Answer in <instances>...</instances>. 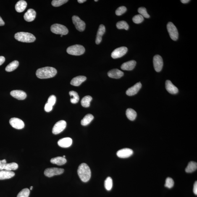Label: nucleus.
<instances>
[{"label":"nucleus","mask_w":197,"mask_h":197,"mask_svg":"<svg viewBox=\"0 0 197 197\" xmlns=\"http://www.w3.org/2000/svg\"><path fill=\"white\" fill-rule=\"evenodd\" d=\"M57 73V71L55 68L52 67H47L38 69L36 75L38 78L45 79L54 77Z\"/></svg>","instance_id":"nucleus-1"},{"label":"nucleus","mask_w":197,"mask_h":197,"mask_svg":"<svg viewBox=\"0 0 197 197\" xmlns=\"http://www.w3.org/2000/svg\"><path fill=\"white\" fill-rule=\"evenodd\" d=\"M77 173L81 180L84 182H88L91 178V170L89 166L85 163H82L79 166Z\"/></svg>","instance_id":"nucleus-2"},{"label":"nucleus","mask_w":197,"mask_h":197,"mask_svg":"<svg viewBox=\"0 0 197 197\" xmlns=\"http://www.w3.org/2000/svg\"><path fill=\"white\" fill-rule=\"evenodd\" d=\"M14 37L18 41L23 43H33L36 39L35 37L32 34L24 32L16 33Z\"/></svg>","instance_id":"nucleus-3"},{"label":"nucleus","mask_w":197,"mask_h":197,"mask_svg":"<svg viewBox=\"0 0 197 197\" xmlns=\"http://www.w3.org/2000/svg\"><path fill=\"white\" fill-rule=\"evenodd\" d=\"M85 49L84 47L80 45H75L69 47L67 51L69 54L74 56H80L84 54Z\"/></svg>","instance_id":"nucleus-4"},{"label":"nucleus","mask_w":197,"mask_h":197,"mask_svg":"<svg viewBox=\"0 0 197 197\" xmlns=\"http://www.w3.org/2000/svg\"><path fill=\"white\" fill-rule=\"evenodd\" d=\"M52 33L57 35H67L68 33V30L65 26L59 24H54L52 25L51 28Z\"/></svg>","instance_id":"nucleus-5"},{"label":"nucleus","mask_w":197,"mask_h":197,"mask_svg":"<svg viewBox=\"0 0 197 197\" xmlns=\"http://www.w3.org/2000/svg\"><path fill=\"white\" fill-rule=\"evenodd\" d=\"M167 29L171 38L174 41L178 39L179 33L176 27L172 22H169L167 25Z\"/></svg>","instance_id":"nucleus-6"},{"label":"nucleus","mask_w":197,"mask_h":197,"mask_svg":"<svg viewBox=\"0 0 197 197\" xmlns=\"http://www.w3.org/2000/svg\"><path fill=\"white\" fill-rule=\"evenodd\" d=\"M64 169L57 168H47L44 171L45 175L46 177H51L56 175H60L63 173Z\"/></svg>","instance_id":"nucleus-7"},{"label":"nucleus","mask_w":197,"mask_h":197,"mask_svg":"<svg viewBox=\"0 0 197 197\" xmlns=\"http://www.w3.org/2000/svg\"><path fill=\"white\" fill-rule=\"evenodd\" d=\"M73 23L76 29L80 32H83L85 28V24L78 16L74 15L72 17Z\"/></svg>","instance_id":"nucleus-8"},{"label":"nucleus","mask_w":197,"mask_h":197,"mask_svg":"<svg viewBox=\"0 0 197 197\" xmlns=\"http://www.w3.org/2000/svg\"><path fill=\"white\" fill-rule=\"evenodd\" d=\"M67 123L65 121H59L55 124L52 129V133L54 135H57L62 132L65 129Z\"/></svg>","instance_id":"nucleus-9"},{"label":"nucleus","mask_w":197,"mask_h":197,"mask_svg":"<svg viewBox=\"0 0 197 197\" xmlns=\"http://www.w3.org/2000/svg\"><path fill=\"white\" fill-rule=\"evenodd\" d=\"M128 49L126 47L123 46L117 48L111 53V57L116 59L122 57L126 53Z\"/></svg>","instance_id":"nucleus-10"},{"label":"nucleus","mask_w":197,"mask_h":197,"mask_svg":"<svg viewBox=\"0 0 197 197\" xmlns=\"http://www.w3.org/2000/svg\"><path fill=\"white\" fill-rule=\"evenodd\" d=\"M153 65L156 72L161 71L162 68L163 61L162 57L159 55H156L153 58Z\"/></svg>","instance_id":"nucleus-11"},{"label":"nucleus","mask_w":197,"mask_h":197,"mask_svg":"<svg viewBox=\"0 0 197 197\" xmlns=\"http://www.w3.org/2000/svg\"><path fill=\"white\" fill-rule=\"evenodd\" d=\"M10 123L13 128L21 129L25 126V124L22 120L18 118H12L9 121Z\"/></svg>","instance_id":"nucleus-12"},{"label":"nucleus","mask_w":197,"mask_h":197,"mask_svg":"<svg viewBox=\"0 0 197 197\" xmlns=\"http://www.w3.org/2000/svg\"><path fill=\"white\" fill-rule=\"evenodd\" d=\"M133 154V150L129 148H124L117 151V156L121 158H127L130 157Z\"/></svg>","instance_id":"nucleus-13"},{"label":"nucleus","mask_w":197,"mask_h":197,"mask_svg":"<svg viewBox=\"0 0 197 197\" xmlns=\"http://www.w3.org/2000/svg\"><path fill=\"white\" fill-rule=\"evenodd\" d=\"M142 87V85L140 82L137 83L134 86L128 89L126 92V93L128 96H133L136 95L140 91Z\"/></svg>","instance_id":"nucleus-14"},{"label":"nucleus","mask_w":197,"mask_h":197,"mask_svg":"<svg viewBox=\"0 0 197 197\" xmlns=\"http://www.w3.org/2000/svg\"><path fill=\"white\" fill-rule=\"evenodd\" d=\"M36 15V12L34 10L30 9L24 14V18L27 22H32L35 20Z\"/></svg>","instance_id":"nucleus-15"},{"label":"nucleus","mask_w":197,"mask_h":197,"mask_svg":"<svg viewBox=\"0 0 197 197\" xmlns=\"http://www.w3.org/2000/svg\"><path fill=\"white\" fill-rule=\"evenodd\" d=\"M10 95L14 98L19 100L25 99L27 96L26 93L21 90H13L11 92Z\"/></svg>","instance_id":"nucleus-16"},{"label":"nucleus","mask_w":197,"mask_h":197,"mask_svg":"<svg viewBox=\"0 0 197 197\" xmlns=\"http://www.w3.org/2000/svg\"><path fill=\"white\" fill-rule=\"evenodd\" d=\"M123 72L117 69H114L110 71L108 75L110 77L114 79H119L123 76Z\"/></svg>","instance_id":"nucleus-17"},{"label":"nucleus","mask_w":197,"mask_h":197,"mask_svg":"<svg viewBox=\"0 0 197 197\" xmlns=\"http://www.w3.org/2000/svg\"><path fill=\"white\" fill-rule=\"evenodd\" d=\"M165 87L167 91L172 94H176L179 91L178 88L170 80L166 81Z\"/></svg>","instance_id":"nucleus-18"},{"label":"nucleus","mask_w":197,"mask_h":197,"mask_svg":"<svg viewBox=\"0 0 197 197\" xmlns=\"http://www.w3.org/2000/svg\"><path fill=\"white\" fill-rule=\"evenodd\" d=\"M72 143V140L69 137L61 139L58 142V144L61 147L67 148L70 147Z\"/></svg>","instance_id":"nucleus-19"},{"label":"nucleus","mask_w":197,"mask_h":197,"mask_svg":"<svg viewBox=\"0 0 197 197\" xmlns=\"http://www.w3.org/2000/svg\"><path fill=\"white\" fill-rule=\"evenodd\" d=\"M105 31L106 28L103 25H100L97 33L96 41H95L96 44H99L101 43L102 40V37Z\"/></svg>","instance_id":"nucleus-20"},{"label":"nucleus","mask_w":197,"mask_h":197,"mask_svg":"<svg viewBox=\"0 0 197 197\" xmlns=\"http://www.w3.org/2000/svg\"><path fill=\"white\" fill-rule=\"evenodd\" d=\"M136 64V62L135 60L127 61L122 64L121 68L123 70L132 71L135 68Z\"/></svg>","instance_id":"nucleus-21"},{"label":"nucleus","mask_w":197,"mask_h":197,"mask_svg":"<svg viewBox=\"0 0 197 197\" xmlns=\"http://www.w3.org/2000/svg\"><path fill=\"white\" fill-rule=\"evenodd\" d=\"M87 79L85 76H80L74 77L71 81V84L75 86H79Z\"/></svg>","instance_id":"nucleus-22"},{"label":"nucleus","mask_w":197,"mask_h":197,"mask_svg":"<svg viewBox=\"0 0 197 197\" xmlns=\"http://www.w3.org/2000/svg\"><path fill=\"white\" fill-rule=\"evenodd\" d=\"M15 175V173L12 171L3 170L0 171V180H5L12 178Z\"/></svg>","instance_id":"nucleus-23"},{"label":"nucleus","mask_w":197,"mask_h":197,"mask_svg":"<svg viewBox=\"0 0 197 197\" xmlns=\"http://www.w3.org/2000/svg\"><path fill=\"white\" fill-rule=\"evenodd\" d=\"M27 4L25 1H18L15 6V9L17 12H23L26 8Z\"/></svg>","instance_id":"nucleus-24"},{"label":"nucleus","mask_w":197,"mask_h":197,"mask_svg":"<svg viewBox=\"0 0 197 197\" xmlns=\"http://www.w3.org/2000/svg\"><path fill=\"white\" fill-rule=\"evenodd\" d=\"M51 162L53 164H56L58 165H62L67 162V160L63 157H57L51 159Z\"/></svg>","instance_id":"nucleus-25"},{"label":"nucleus","mask_w":197,"mask_h":197,"mask_svg":"<svg viewBox=\"0 0 197 197\" xmlns=\"http://www.w3.org/2000/svg\"><path fill=\"white\" fill-rule=\"evenodd\" d=\"M197 169V164L196 162L190 161L189 163L185 169V172L188 173H190L196 171Z\"/></svg>","instance_id":"nucleus-26"},{"label":"nucleus","mask_w":197,"mask_h":197,"mask_svg":"<svg viewBox=\"0 0 197 197\" xmlns=\"http://www.w3.org/2000/svg\"><path fill=\"white\" fill-rule=\"evenodd\" d=\"M19 62L17 60L12 61L6 67L5 70L8 72H12L17 68L19 65Z\"/></svg>","instance_id":"nucleus-27"},{"label":"nucleus","mask_w":197,"mask_h":197,"mask_svg":"<svg viewBox=\"0 0 197 197\" xmlns=\"http://www.w3.org/2000/svg\"><path fill=\"white\" fill-rule=\"evenodd\" d=\"M126 115L128 119L132 121L135 120L137 115L136 111L132 109H128L127 110Z\"/></svg>","instance_id":"nucleus-28"},{"label":"nucleus","mask_w":197,"mask_h":197,"mask_svg":"<svg viewBox=\"0 0 197 197\" xmlns=\"http://www.w3.org/2000/svg\"><path fill=\"white\" fill-rule=\"evenodd\" d=\"M94 118L93 115L91 114L86 115L81 121V123L83 126H87L91 122Z\"/></svg>","instance_id":"nucleus-29"},{"label":"nucleus","mask_w":197,"mask_h":197,"mask_svg":"<svg viewBox=\"0 0 197 197\" xmlns=\"http://www.w3.org/2000/svg\"><path fill=\"white\" fill-rule=\"evenodd\" d=\"M92 99L93 98L92 97L89 95L84 97L81 101L82 106L85 107H89L90 105V102H91Z\"/></svg>","instance_id":"nucleus-30"},{"label":"nucleus","mask_w":197,"mask_h":197,"mask_svg":"<svg viewBox=\"0 0 197 197\" xmlns=\"http://www.w3.org/2000/svg\"><path fill=\"white\" fill-rule=\"evenodd\" d=\"M69 94L71 96V102L73 104H76L78 102L79 100L78 93L75 91H71L69 92Z\"/></svg>","instance_id":"nucleus-31"},{"label":"nucleus","mask_w":197,"mask_h":197,"mask_svg":"<svg viewBox=\"0 0 197 197\" xmlns=\"http://www.w3.org/2000/svg\"><path fill=\"white\" fill-rule=\"evenodd\" d=\"M18 167V165L15 162L6 163L4 165V170L8 171L15 170Z\"/></svg>","instance_id":"nucleus-32"},{"label":"nucleus","mask_w":197,"mask_h":197,"mask_svg":"<svg viewBox=\"0 0 197 197\" xmlns=\"http://www.w3.org/2000/svg\"><path fill=\"white\" fill-rule=\"evenodd\" d=\"M113 182L111 177H107L104 182V187L106 190H110L112 188Z\"/></svg>","instance_id":"nucleus-33"},{"label":"nucleus","mask_w":197,"mask_h":197,"mask_svg":"<svg viewBox=\"0 0 197 197\" xmlns=\"http://www.w3.org/2000/svg\"><path fill=\"white\" fill-rule=\"evenodd\" d=\"M116 26L119 29H125L126 30H128L129 28L128 24L125 21H121L118 22L116 24Z\"/></svg>","instance_id":"nucleus-34"},{"label":"nucleus","mask_w":197,"mask_h":197,"mask_svg":"<svg viewBox=\"0 0 197 197\" xmlns=\"http://www.w3.org/2000/svg\"><path fill=\"white\" fill-rule=\"evenodd\" d=\"M68 0H53L51 2V4L55 7H59L68 1Z\"/></svg>","instance_id":"nucleus-35"},{"label":"nucleus","mask_w":197,"mask_h":197,"mask_svg":"<svg viewBox=\"0 0 197 197\" xmlns=\"http://www.w3.org/2000/svg\"><path fill=\"white\" fill-rule=\"evenodd\" d=\"M30 193V190L28 188L24 189L19 192L17 197H29Z\"/></svg>","instance_id":"nucleus-36"},{"label":"nucleus","mask_w":197,"mask_h":197,"mask_svg":"<svg viewBox=\"0 0 197 197\" xmlns=\"http://www.w3.org/2000/svg\"><path fill=\"white\" fill-rule=\"evenodd\" d=\"M138 12L143 17L145 18H148L150 17V15H148L147 12L146 8L144 7H140L138 9Z\"/></svg>","instance_id":"nucleus-37"},{"label":"nucleus","mask_w":197,"mask_h":197,"mask_svg":"<svg viewBox=\"0 0 197 197\" xmlns=\"http://www.w3.org/2000/svg\"><path fill=\"white\" fill-rule=\"evenodd\" d=\"M174 185V182L173 179L171 177H168L166 179L165 186L168 188H171L173 187Z\"/></svg>","instance_id":"nucleus-38"},{"label":"nucleus","mask_w":197,"mask_h":197,"mask_svg":"<svg viewBox=\"0 0 197 197\" xmlns=\"http://www.w3.org/2000/svg\"><path fill=\"white\" fill-rule=\"evenodd\" d=\"M144 20L143 17L140 14L134 16L133 18V21L134 23L136 24L141 23Z\"/></svg>","instance_id":"nucleus-39"},{"label":"nucleus","mask_w":197,"mask_h":197,"mask_svg":"<svg viewBox=\"0 0 197 197\" xmlns=\"http://www.w3.org/2000/svg\"><path fill=\"white\" fill-rule=\"evenodd\" d=\"M126 10V8L125 6H121V7L118 8L116 10L115 14L117 16L121 15L122 14L125 13Z\"/></svg>","instance_id":"nucleus-40"},{"label":"nucleus","mask_w":197,"mask_h":197,"mask_svg":"<svg viewBox=\"0 0 197 197\" xmlns=\"http://www.w3.org/2000/svg\"><path fill=\"white\" fill-rule=\"evenodd\" d=\"M56 101V97L54 95H51L48 98L47 103L53 106L55 104Z\"/></svg>","instance_id":"nucleus-41"},{"label":"nucleus","mask_w":197,"mask_h":197,"mask_svg":"<svg viewBox=\"0 0 197 197\" xmlns=\"http://www.w3.org/2000/svg\"><path fill=\"white\" fill-rule=\"evenodd\" d=\"M45 110L46 112H49L50 111L52 110L53 109V106L51 105V104L47 103L46 105H45L44 107Z\"/></svg>","instance_id":"nucleus-42"},{"label":"nucleus","mask_w":197,"mask_h":197,"mask_svg":"<svg viewBox=\"0 0 197 197\" xmlns=\"http://www.w3.org/2000/svg\"><path fill=\"white\" fill-rule=\"evenodd\" d=\"M6 163V160L4 159L0 160V171L4 170L5 165Z\"/></svg>","instance_id":"nucleus-43"},{"label":"nucleus","mask_w":197,"mask_h":197,"mask_svg":"<svg viewBox=\"0 0 197 197\" xmlns=\"http://www.w3.org/2000/svg\"><path fill=\"white\" fill-rule=\"evenodd\" d=\"M193 191L195 195H197V182H195L193 185Z\"/></svg>","instance_id":"nucleus-44"},{"label":"nucleus","mask_w":197,"mask_h":197,"mask_svg":"<svg viewBox=\"0 0 197 197\" xmlns=\"http://www.w3.org/2000/svg\"><path fill=\"white\" fill-rule=\"evenodd\" d=\"M5 61V59L4 56H0V66Z\"/></svg>","instance_id":"nucleus-45"},{"label":"nucleus","mask_w":197,"mask_h":197,"mask_svg":"<svg viewBox=\"0 0 197 197\" xmlns=\"http://www.w3.org/2000/svg\"><path fill=\"white\" fill-rule=\"evenodd\" d=\"M5 23L4 21L0 16V26H3L4 25Z\"/></svg>","instance_id":"nucleus-46"},{"label":"nucleus","mask_w":197,"mask_h":197,"mask_svg":"<svg viewBox=\"0 0 197 197\" xmlns=\"http://www.w3.org/2000/svg\"><path fill=\"white\" fill-rule=\"evenodd\" d=\"M190 1L189 0H182V1H181L183 4H187V3L189 2Z\"/></svg>","instance_id":"nucleus-47"},{"label":"nucleus","mask_w":197,"mask_h":197,"mask_svg":"<svg viewBox=\"0 0 197 197\" xmlns=\"http://www.w3.org/2000/svg\"><path fill=\"white\" fill-rule=\"evenodd\" d=\"M86 1V0H78V1H78L79 3H80V4H82V3L85 2Z\"/></svg>","instance_id":"nucleus-48"},{"label":"nucleus","mask_w":197,"mask_h":197,"mask_svg":"<svg viewBox=\"0 0 197 197\" xmlns=\"http://www.w3.org/2000/svg\"><path fill=\"white\" fill-rule=\"evenodd\" d=\"M33 186H31L30 187V190H32V189H33Z\"/></svg>","instance_id":"nucleus-49"},{"label":"nucleus","mask_w":197,"mask_h":197,"mask_svg":"<svg viewBox=\"0 0 197 197\" xmlns=\"http://www.w3.org/2000/svg\"><path fill=\"white\" fill-rule=\"evenodd\" d=\"M95 1H98V0H95Z\"/></svg>","instance_id":"nucleus-50"},{"label":"nucleus","mask_w":197,"mask_h":197,"mask_svg":"<svg viewBox=\"0 0 197 197\" xmlns=\"http://www.w3.org/2000/svg\"><path fill=\"white\" fill-rule=\"evenodd\" d=\"M63 157L65 158V156H63Z\"/></svg>","instance_id":"nucleus-51"},{"label":"nucleus","mask_w":197,"mask_h":197,"mask_svg":"<svg viewBox=\"0 0 197 197\" xmlns=\"http://www.w3.org/2000/svg\"><path fill=\"white\" fill-rule=\"evenodd\" d=\"M61 37H62V35H61Z\"/></svg>","instance_id":"nucleus-52"}]
</instances>
